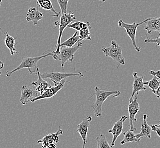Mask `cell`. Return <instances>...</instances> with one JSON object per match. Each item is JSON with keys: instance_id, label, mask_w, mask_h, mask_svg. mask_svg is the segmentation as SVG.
<instances>
[{"instance_id": "obj_2", "label": "cell", "mask_w": 160, "mask_h": 148, "mask_svg": "<svg viewBox=\"0 0 160 148\" xmlns=\"http://www.w3.org/2000/svg\"><path fill=\"white\" fill-rule=\"evenodd\" d=\"M94 90L96 100L92 108L95 116L96 117H99L102 116V106L104 101L111 96H113V97H118L120 95L121 92L119 91L102 90L98 87H95Z\"/></svg>"}, {"instance_id": "obj_1", "label": "cell", "mask_w": 160, "mask_h": 148, "mask_svg": "<svg viewBox=\"0 0 160 148\" xmlns=\"http://www.w3.org/2000/svg\"><path fill=\"white\" fill-rule=\"evenodd\" d=\"M54 53L52 52H45L43 54L35 57H23L22 58V62L19 64V66L16 68H14L12 71H8L6 72V76L7 77H10L12 74H14L17 71L21 70L23 68H28L29 73L30 75L35 74L37 75V71L39 70L37 66V63L40 60L43 58H46L49 56H53Z\"/></svg>"}, {"instance_id": "obj_33", "label": "cell", "mask_w": 160, "mask_h": 148, "mask_svg": "<svg viewBox=\"0 0 160 148\" xmlns=\"http://www.w3.org/2000/svg\"><path fill=\"white\" fill-rule=\"evenodd\" d=\"M57 146L55 143H52V144H50V145H48V148H56Z\"/></svg>"}, {"instance_id": "obj_36", "label": "cell", "mask_w": 160, "mask_h": 148, "mask_svg": "<svg viewBox=\"0 0 160 148\" xmlns=\"http://www.w3.org/2000/svg\"><path fill=\"white\" fill-rule=\"evenodd\" d=\"M1 2H2V0H0V7H1Z\"/></svg>"}, {"instance_id": "obj_21", "label": "cell", "mask_w": 160, "mask_h": 148, "mask_svg": "<svg viewBox=\"0 0 160 148\" xmlns=\"http://www.w3.org/2000/svg\"><path fill=\"white\" fill-rule=\"evenodd\" d=\"M78 32L76 31L74 33V35L71 37L70 38L68 39L66 41H65L63 43H61L60 47H72L75 46L77 42H79L80 39L78 35Z\"/></svg>"}, {"instance_id": "obj_3", "label": "cell", "mask_w": 160, "mask_h": 148, "mask_svg": "<svg viewBox=\"0 0 160 148\" xmlns=\"http://www.w3.org/2000/svg\"><path fill=\"white\" fill-rule=\"evenodd\" d=\"M82 43L79 42L77 45L74 46L72 47H61L58 54H54L52 57L55 60H58L61 62V67L63 72L65 63L68 61L72 62L74 61L75 53L80 47H82Z\"/></svg>"}, {"instance_id": "obj_22", "label": "cell", "mask_w": 160, "mask_h": 148, "mask_svg": "<svg viewBox=\"0 0 160 148\" xmlns=\"http://www.w3.org/2000/svg\"><path fill=\"white\" fill-rule=\"evenodd\" d=\"M123 135H124V138L120 142V144L123 145L126 143L130 142H139L141 139H138L136 137V135L134 132L129 131L128 132H124Z\"/></svg>"}, {"instance_id": "obj_24", "label": "cell", "mask_w": 160, "mask_h": 148, "mask_svg": "<svg viewBox=\"0 0 160 148\" xmlns=\"http://www.w3.org/2000/svg\"><path fill=\"white\" fill-rule=\"evenodd\" d=\"M144 85H148L149 88L151 90V91L157 90L160 85V80L158 79L157 77L154 76L151 80L148 81L144 82Z\"/></svg>"}, {"instance_id": "obj_5", "label": "cell", "mask_w": 160, "mask_h": 148, "mask_svg": "<svg viewBox=\"0 0 160 148\" xmlns=\"http://www.w3.org/2000/svg\"><path fill=\"white\" fill-rule=\"evenodd\" d=\"M102 50L106 57H110L118 63L117 68H118L120 65H125V59L122 55V48L115 41L112 40L111 45L108 47H102Z\"/></svg>"}, {"instance_id": "obj_19", "label": "cell", "mask_w": 160, "mask_h": 148, "mask_svg": "<svg viewBox=\"0 0 160 148\" xmlns=\"http://www.w3.org/2000/svg\"><path fill=\"white\" fill-rule=\"evenodd\" d=\"M36 3L37 7H40L43 9L48 11H50L51 12L53 13V15L52 16L54 17L58 18L59 16L60 13L57 12L55 10L54 7H53L52 3L51 2V0H36Z\"/></svg>"}, {"instance_id": "obj_16", "label": "cell", "mask_w": 160, "mask_h": 148, "mask_svg": "<svg viewBox=\"0 0 160 148\" xmlns=\"http://www.w3.org/2000/svg\"><path fill=\"white\" fill-rule=\"evenodd\" d=\"M145 23V30H147L149 34L153 32H157L160 34V16L152 17Z\"/></svg>"}, {"instance_id": "obj_35", "label": "cell", "mask_w": 160, "mask_h": 148, "mask_svg": "<svg viewBox=\"0 0 160 148\" xmlns=\"http://www.w3.org/2000/svg\"><path fill=\"white\" fill-rule=\"evenodd\" d=\"M100 1H101V2H104L105 1H106V0H99Z\"/></svg>"}, {"instance_id": "obj_12", "label": "cell", "mask_w": 160, "mask_h": 148, "mask_svg": "<svg viewBox=\"0 0 160 148\" xmlns=\"http://www.w3.org/2000/svg\"><path fill=\"white\" fill-rule=\"evenodd\" d=\"M92 120V118L91 116H86L83 120V121L77 126V129L76 132L79 133L82 139L83 140L82 148H86L88 131V128L90 127V122H91Z\"/></svg>"}, {"instance_id": "obj_13", "label": "cell", "mask_w": 160, "mask_h": 148, "mask_svg": "<svg viewBox=\"0 0 160 148\" xmlns=\"http://www.w3.org/2000/svg\"><path fill=\"white\" fill-rule=\"evenodd\" d=\"M63 132L62 129H61L59 127L57 132H55L54 133H50L48 135L45 136V137H43L42 139L38 140L37 143L42 144V148H48V145L50 144H52V143L58 144L59 141L58 136L61 135H63Z\"/></svg>"}, {"instance_id": "obj_4", "label": "cell", "mask_w": 160, "mask_h": 148, "mask_svg": "<svg viewBox=\"0 0 160 148\" xmlns=\"http://www.w3.org/2000/svg\"><path fill=\"white\" fill-rule=\"evenodd\" d=\"M76 19L77 18L75 17L74 13H71V12H69V13L61 14L59 19L55 22V26L58 27L59 28V36H58L57 44L56 46L55 50L52 52L54 54H58L59 52L61 38L64 30L68 27L69 24H70L72 22Z\"/></svg>"}, {"instance_id": "obj_14", "label": "cell", "mask_w": 160, "mask_h": 148, "mask_svg": "<svg viewBox=\"0 0 160 148\" xmlns=\"http://www.w3.org/2000/svg\"><path fill=\"white\" fill-rule=\"evenodd\" d=\"M133 90L131 96L129 98V103L131 102L133 97L135 96V94L138 93L139 91H146L147 88L145 87L144 84V76H138L137 72H134L133 74Z\"/></svg>"}, {"instance_id": "obj_10", "label": "cell", "mask_w": 160, "mask_h": 148, "mask_svg": "<svg viewBox=\"0 0 160 148\" xmlns=\"http://www.w3.org/2000/svg\"><path fill=\"white\" fill-rule=\"evenodd\" d=\"M66 83L71 84L70 82L66 81V79H64L63 81H61L58 84L57 86H54V87H51L48 88L47 90L45 91L43 93L40 95L39 96L34 99L31 102H35L37 100H42V99H50L53 97H54L56 94L58 93L59 91L63 88L64 86V84Z\"/></svg>"}, {"instance_id": "obj_26", "label": "cell", "mask_w": 160, "mask_h": 148, "mask_svg": "<svg viewBox=\"0 0 160 148\" xmlns=\"http://www.w3.org/2000/svg\"><path fill=\"white\" fill-rule=\"evenodd\" d=\"M68 2L69 0H57V2L60 7L61 14L68 13Z\"/></svg>"}, {"instance_id": "obj_34", "label": "cell", "mask_w": 160, "mask_h": 148, "mask_svg": "<svg viewBox=\"0 0 160 148\" xmlns=\"http://www.w3.org/2000/svg\"><path fill=\"white\" fill-rule=\"evenodd\" d=\"M154 126H156L157 128H160V123L159 124H155Z\"/></svg>"}, {"instance_id": "obj_20", "label": "cell", "mask_w": 160, "mask_h": 148, "mask_svg": "<svg viewBox=\"0 0 160 148\" xmlns=\"http://www.w3.org/2000/svg\"><path fill=\"white\" fill-rule=\"evenodd\" d=\"M5 44L7 48H8L10 52V54L14 55L15 54H18V52L17 51L15 48L16 45V40L15 38L12 36L9 35L8 32L5 33Z\"/></svg>"}, {"instance_id": "obj_23", "label": "cell", "mask_w": 160, "mask_h": 148, "mask_svg": "<svg viewBox=\"0 0 160 148\" xmlns=\"http://www.w3.org/2000/svg\"><path fill=\"white\" fill-rule=\"evenodd\" d=\"M95 140L98 145L97 148H112L111 147V145H109L106 136L102 134L98 136Z\"/></svg>"}, {"instance_id": "obj_31", "label": "cell", "mask_w": 160, "mask_h": 148, "mask_svg": "<svg viewBox=\"0 0 160 148\" xmlns=\"http://www.w3.org/2000/svg\"><path fill=\"white\" fill-rule=\"evenodd\" d=\"M152 92L156 95V96L157 97L158 99L160 98V85L156 90L153 91Z\"/></svg>"}, {"instance_id": "obj_30", "label": "cell", "mask_w": 160, "mask_h": 148, "mask_svg": "<svg viewBox=\"0 0 160 148\" xmlns=\"http://www.w3.org/2000/svg\"><path fill=\"white\" fill-rule=\"evenodd\" d=\"M150 126H151V129L153 131L156 132L157 135L159 137H160V128H157L156 126H155L154 125H151Z\"/></svg>"}, {"instance_id": "obj_25", "label": "cell", "mask_w": 160, "mask_h": 148, "mask_svg": "<svg viewBox=\"0 0 160 148\" xmlns=\"http://www.w3.org/2000/svg\"><path fill=\"white\" fill-rule=\"evenodd\" d=\"M91 29V27H90L88 29L81 30L78 32L80 41H82L84 40L91 41L92 39L91 38V32H90Z\"/></svg>"}, {"instance_id": "obj_11", "label": "cell", "mask_w": 160, "mask_h": 148, "mask_svg": "<svg viewBox=\"0 0 160 148\" xmlns=\"http://www.w3.org/2000/svg\"><path fill=\"white\" fill-rule=\"evenodd\" d=\"M127 119H128L127 116H125V115L122 116L120 120L114 124L112 129L108 130V133L112 134L113 136L112 142L111 144V148L113 147L115 145V142L116 140L118 138V136L122 133V130L124 128V124Z\"/></svg>"}, {"instance_id": "obj_27", "label": "cell", "mask_w": 160, "mask_h": 148, "mask_svg": "<svg viewBox=\"0 0 160 148\" xmlns=\"http://www.w3.org/2000/svg\"><path fill=\"white\" fill-rule=\"evenodd\" d=\"M147 39H145V42L146 43H155L156 45V46L158 47L160 50V34H159V36L155 38H149L146 35Z\"/></svg>"}, {"instance_id": "obj_15", "label": "cell", "mask_w": 160, "mask_h": 148, "mask_svg": "<svg viewBox=\"0 0 160 148\" xmlns=\"http://www.w3.org/2000/svg\"><path fill=\"white\" fill-rule=\"evenodd\" d=\"M43 18V13L36 7L29 8L26 17V20L28 22H32L34 25H37L39 21Z\"/></svg>"}, {"instance_id": "obj_29", "label": "cell", "mask_w": 160, "mask_h": 148, "mask_svg": "<svg viewBox=\"0 0 160 148\" xmlns=\"http://www.w3.org/2000/svg\"><path fill=\"white\" fill-rule=\"evenodd\" d=\"M150 74L153 75L154 76L157 77L158 79L160 80V70H158L157 71H153V70H151L150 71Z\"/></svg>"}, {"instance_id": "obj_18", "label": "cell", "mask_w": 160, "mask_h": 148, "mask_svg": "<svg viewBox=\"0 0 160 148\" xmlns=\"http://www.w3.org/2000/svg\"><path fill=\"white\" fill-rule=\"evenodd\" d=\"M149 116L147 114L143 115V121L141 124V131L140 133L136 135V137L138 139H141L142 137H147L148 139H151V128L148 124L147 119Z\"/></svg>"}, {"instance_id": "obj_8", "label": "cell", "mask_w": 160, "mask_h": 148, "mask_svg": "<svg viewBox=\"0 0 160 148\" xmlns=\"http://www.w3.org/2000/svg\"><path fill=\"white\" fill-rule=\"evenodd\" d=\"M138 92L135 94V96L131 102L128 105V113H129V131L135 132L136 128L134 126V122L137 121L136 119V115L139 112L140 109V104L138 102Z\"/></svg>"}, {"instance_id": "obj_32", "label": "cell", "mask_w": 160, "mask_h": 148, "mask_svg": "<svg viewBox=\"0 0 160 148\" xmlns=\"http://www.w3.org/2000/svg\"><path fill=\"white\" fill-rule=\"evenodd\" d=\"M4 67V63L2 61H0V75L1 74V70Z\"/></svg>"}, {"instance_id": "obj_28", "label": "cell", "mask_w": 160, "mask_h": 148, "mask_svg": "<svg viewBox=\"0 0 160 148\" xmlns=\"http://www.w3.org/2000/svg\"><path fill=\"white\" fill-rule=\"evenodd\" d=\"M80 22H81V21H78V22L72 23H71L70 24H69L68 25L67 27L74 29L76 31L79 32L80 30Z\"/></svg>"}, {"instance_id": "obj_17", "label": "cell", "mask_w": 160, "mask_h": 148, "mask_svg": "<svg viewBox=\"0 0 160 148\" xmlns=\"http://www.w3.org/2000/svg\"><path fill=\"white\" fill-rule=\"evenodd\" d=\"M40 71L38 70L37 75H38V79L37 81H32V85L35 87V90L37 92H38L40 93V95H41L45 91L47 90L48 88L52 87L51 84L48 82L47 81H45L44 79H43L40 75Z\"/></svg>"}, {"instance_id": "obj_7", "label": "cell", "mask_w": 160, "mask_h": 148, "mask_svg": "<svg viewBox=\"0 0 160 148\" xmlns=\"http://www.w3.org/2000/svg\"><path fill=\"white\" fill-rule=\"evenodd\" d=\"M41 76L43 79H50L51 81H53L55 86H57L61 81L66 79L68 77L71 76H78L83 77L84 75L82 72L78 73H71V72H46L43 74H40Z\"/></svg>"}, {"instance_id": "obj_9", "label": "cell", "mask_w": 160, "mask_h": 148, "mask_svg": "<svg viewBox=\"0 0 160 148\" xmlns=\"http://www.w3.org/2000/svg\"><path fill=\"white\" fill-rule=\"evenodd\" d=\"M39 95L40 93L34 88L28 86H23L21 89V97L19 101L22 105H25Z\"/></svg>"}, {"instance_id": "obj_6", "label": "cell", "mask_w": 160, "mask_h": 148, "mask_svg": "<svg viewBox=\"0 0 160 148\" xmlns=\"http://www.w3.org/2000/svg\"><path fill=\"white\" fill-rule=\"evenodd\" d=\"M150 18H148L147 19H144L141 22L136 23L133 22L131 24H129L125 23L122 20L120 19L119 20L118 22V25L121 28H124L126 30V32L128 34V36L129 37L130 39H131L132 45L133 46L134 48H135L136 52H140V47H138L137 44H136V31L138 29V27L142 25L143 23L147 22L148 21L149 19Z\"/></svg>"}]
</instances>
